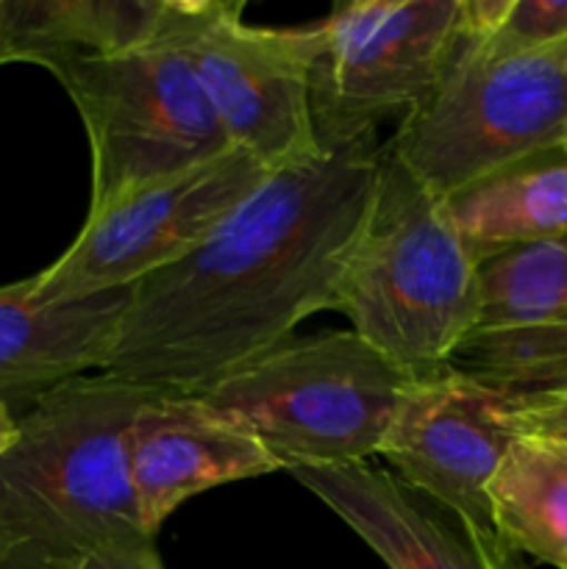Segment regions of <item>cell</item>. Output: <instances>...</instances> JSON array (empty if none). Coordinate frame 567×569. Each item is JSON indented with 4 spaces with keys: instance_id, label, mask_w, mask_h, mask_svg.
<instances>
[{
    "instance_id": "cell-1",
    "label": "cell",
    "mask_w": 567,
    "mask_h": 569,
    "mask_svg": "<svg viewBox=\"0 0 567 569\" xmlns=\"http://www.w3.org/2000/svg\"><path fill=\"white\" fill-rule=\"evenodd\" d=\"M378 139L278 167L176 264L131 287L103 376L203 395L339 311L378 178Z\"/></svg>"
},
{
    "instance_id": "cell-2",
    "label": "cell",
    "mask_w": 567,
    "mask_h": 569,
    "mask_svg": "<svg viewBox=\"0 0 567 569\" xmlns=\"http://www.w3.org/2000/svg\"><path fill=\"white\" fill-rule=\"evenodd\" d=\"M150 392L89 372L17 415L0 453V569H72L98 550L148 542L128 428Z\"/></svg>"
},
{
    "instance_id": "cell-3",
    "label": "cell",
    "mask_w": 567,
    "mask_h": 569,
    "mask_svg": "<svg viewBox=\"0 0 567 569\" xmlns=\"http://www.w3.org/2000/svg\"><path fill=\"white\" fill-rule=\"evenodd\" d=\"M478 261L445 198L381 144L365 231L342 281L350 331L398 365H448L478 326Z\"/></svg>"
},
{
    "instance_id": "cell-4",
    "label": "cell",
    "mask_w": 567,
    "mask_h": 569,
    "mask_svg": "<svg viewBox=\"0 0 567 569\" xmlns=\"http://www.w3.org/2000/svg\"><path fill=\"white\" fill-rule=\"evenodd\" d=\"M384 144L439 198L565 148L567 39L509 50L459 31L437 87Z\"/></svg>"
},
{
    "instance_id": "cell-5",
    "label": "cell",
    "mask_w": 567,
    "mask_h": 569,
    "mask_svg": "<svg viewBox=\"0 0 567 569\" xmlns=\"http://www.w3.org/2000/svg\"><path fill=\"white\" fill-rule=\"evenodd\" d=\"M417 372L356 331L289 337L203 392L289 467L367 465Z\"/></svg>"
},
{
    "instance_id": "cell-6",
    "label": "cell",
    "mask_w": 567,
    "mask_h": 569,
    "mask_svg": "<svg viewBox=\"0 0 567 569\" xmlns=\"http://www.w3.org/2000/svg\"><path fill=\"white\" fill-rule=\"evenodd\" d=\"M48 70L67 89L87 128L92 148L89 211L231 148L165 14L148 42L117 53L61 59Z\"/></svg>"
},
{
    "instance_id": "cell-7",
    "label": "cell",
    "mask_w": 567,
    "mask_h": 569,
    "mask_svg": "<svg viewBox=\"0 0 567 569\" xmlns=\"http://www.w3.org/2000/svg\"><path fill=\"white\" fill-rule=\"evenodd\" d=\"M461 0H348L315 26L311 122L322 150L376 139L437 87L456 37Z\"/></svg>"
},
{
    "instance_id": "cell-8",
    "label": "cell",
    "mask_w": 567,
    "mask_h": 569,
    "mask_svg": "<svg viewBox=\"0 0 567 569\" xmlns=\"http://www.w3.org/2000/svg\"><path fill=\"white\" fill-rule=\"evenodd\" d=\"M237 0H167L165 22L181 44L231 148L267 170L322 153L311 122L315 26L267 28Z\"/></svg>"
},
{
    "instance_id": "cell-9",
    "label": "cell",
    "mask_w": 567,
    "mask_h": 569,
    "mask_svg": "<svg viewBox=\"0 0 567 569\" xmlns=\"http://www.w3.org/2000/svg\"><path fill=\"white\" fill-rule=\"evenodd\" d=\"M267 172L253 156L228 148L89 211L70 248L31 276L33 292L42 300H83L137 287L192 253Z\"/></svg>"
},
{
    "instance_id": "cell-10",
    "label": "cell",
    "mask_w": 567,
    "mask_h": 569,
    "mask_svg": "<svg viewBox=\"0 0 567 569\" xmlns=\"http://www.w3.org/2000/svg\"><path fill=\"white\" fill-rule=\"evenodd\" d=\"M523 433L528 406L520 398L439 365L411 378L378 456L417 492L495 531L487 483Z\"/></svg>"
},
{
    "instance_id": "cell-11",
    "label": "cell",
    "mask_w": 567,
    "mask_h": 569,
    "mask_svg": "<svg viewBox=\"0 0 567 569\" xmlns=\"http://www.w3.org/2000/svg\"><path fill=\"white\" fill-rule=\"evenodd\" d=\"M128 467L142 528H159L189 498L281 470V461L203 395L150 392L128 428Z\"/></svg>"
},
{
    "instance_id": "cell-12",
    "label": "cell",
    "mask_w": 567,
    "mask_h": 569,
    "mask_svg": "<svg viewBox=\"0 0 567 569\" xmlns=\"http://www.w3.org/2000/svg\"><path fill=\"white\" fill-rule=\"evenodd\" d=\"M287 472L389 569H526L498 533L470 526L389 470L298 465Z\"/></svg>"
},
{
    "instance_id": "cell-13",
    "label": "cell",
    "mask_w": 567,
    "mask_h": 569,
    "mask_svg": "<svg viewBox=\"0 0 567 569\" xmlns=\"http://www.w3.org/2000/svg\"><path fill=\"white\" fill-rule=\"evenodd\" d=\"M131 289L42 300L33 281L0 287V400L22 411L59 383L103 370Z\"/></svg>"
},
{
    "instance_id": "cell-14",
    "label": "cell",
    "mask_w": 567,
    "mask_h": 569,
    "mask_svg": "<svg viewBox=\"0 0 567 569\" xmlns=\"http://www.w3.org/2000/svg\"><path fill=\"white\" fill-rule=\"evenodd\" d=\"M476 261L567 233V150L506 164L445 198Z\"/></svg>"
},
{
    "instance_id": "cell-15",
    "label": "cell",
    "mask_w": 567,
    "mask_h": 569,
    "mask_svg": "<svg viewBox=\"0 0 567 569\" xmlns=\"http://www.w3.org/2000/svg\"><path fill=\"white\" fill-rule=\"evenodd\" d=\"M493 528L517 556L567 569V439L523 433L487 483Z\"/></svg>"
},
{
    "instance_id": "cell-16",
    "label": "cell",
    "mask_w": 567,
    "mask_h": 569,
    "mask_svg": "<svg viewBox=\"0 0 567 569\" xmlns=\"http://www.w3.org/2000/svg\"><path fill=\"white\" fill-rule=\"evenodd\" d=\"M165 0H3L11 61L44 67L142 44L159 31Z\"/></svg>"
},
{
    "instance_id": "cell-17",
    "label": "cell",
    "mask_w": 567,
    "mask_h": 569,
    "mask_svg": "<svg viewBox=\"0 0 567 569\" xmlns=\"http://www.w3.org/2000/svg\"><path fill=\"white\" fill-rule=\"evenodd\" d=\"M448 365L520 398L528 409L567 400V320L472 331Z\"/></svg>"
},
{
    "instance_id": "cell-18",
    "label": "cell",
    "mask_w": 567,
    "mask_h": 569,
    "mask_svg": "<svg viewBox=\"0 0 567 569\" xmlns=\"http://www.w3.org/2000/svg\"><path fill=\"white\" fill-rule=\"evenodd\" d=\"M476 331L567 320V233L478 261Z\"/></svg>"
},
{
    "instance_id": "cell-19",
    "label": "cell",
    "mask_w": 567,
    "mask_h": 569,
    "mask_svg": "<svg viewBox=\"0 0 567 569\" xmlns=\"http://www.w3.org/2000/svg\"><path fill=\"white\" fill-rule=\"evenodd\" d=\"M484 39L509 50H537L565 42L567 0H509L498 31Z\"/></svg>"
},
{
    "instance_id": "cell-20",
    "label": "cell",
    "mask_w": 567,
    "mask_h": 569,
    "mask_svg": "<svg viewBox=\"0 0 567 569\" xmlns=\"http://www.w3.org/2000/svg\"><path fill=\"white\" fill-rule=\"evenodd\" d=\"M72 569H165L161 567L159 550L156 542H131V545H115L92 553L83 559L81 565Z\"/></svg>"
},
{
    "instance_id": "cell-21",
    "label": "cell",
    "mask_w": 567,
    "mask_h": 569,
    "mask_svg": "<svg viewBox=\"0 0 567 569\" xmlns=\"http://www.w3.org/2000/svg\"><path fill=\"white\" fill-rule=\"evenodd\" d=\"M554 433V437L567 439V400L543 409H528V433Z\"/></svg>"
},
{
    "instance_id": "cell-22",
    "label": "cell",
    "mask_w": 567,
    "mask_h": 569,
    "mask_svg": "<svg viewBox=\"0 0 567 569\" xmlns=\"http://www.w3.org/2000/svg\"><path fill=\"white\" fill-rule=\"evenodd\" d=\"M17 437V411L0 400V453L14 442Z\"/></svg>"
},
{
    "instance_id": "cell-23",
    "label": "cell",
    "mask_w": 567,
    "mask_h": 569,
    "mask_svg": "<svg viewBox=\"0 0 567 569\" xmlns=\"http://www.w3.org/2000/svg\"><path fill=\"white\" fill-rule=\"evenodd\" d=\"M565 150H567V144H565Z\"/></svg>"
}]
</instances>
